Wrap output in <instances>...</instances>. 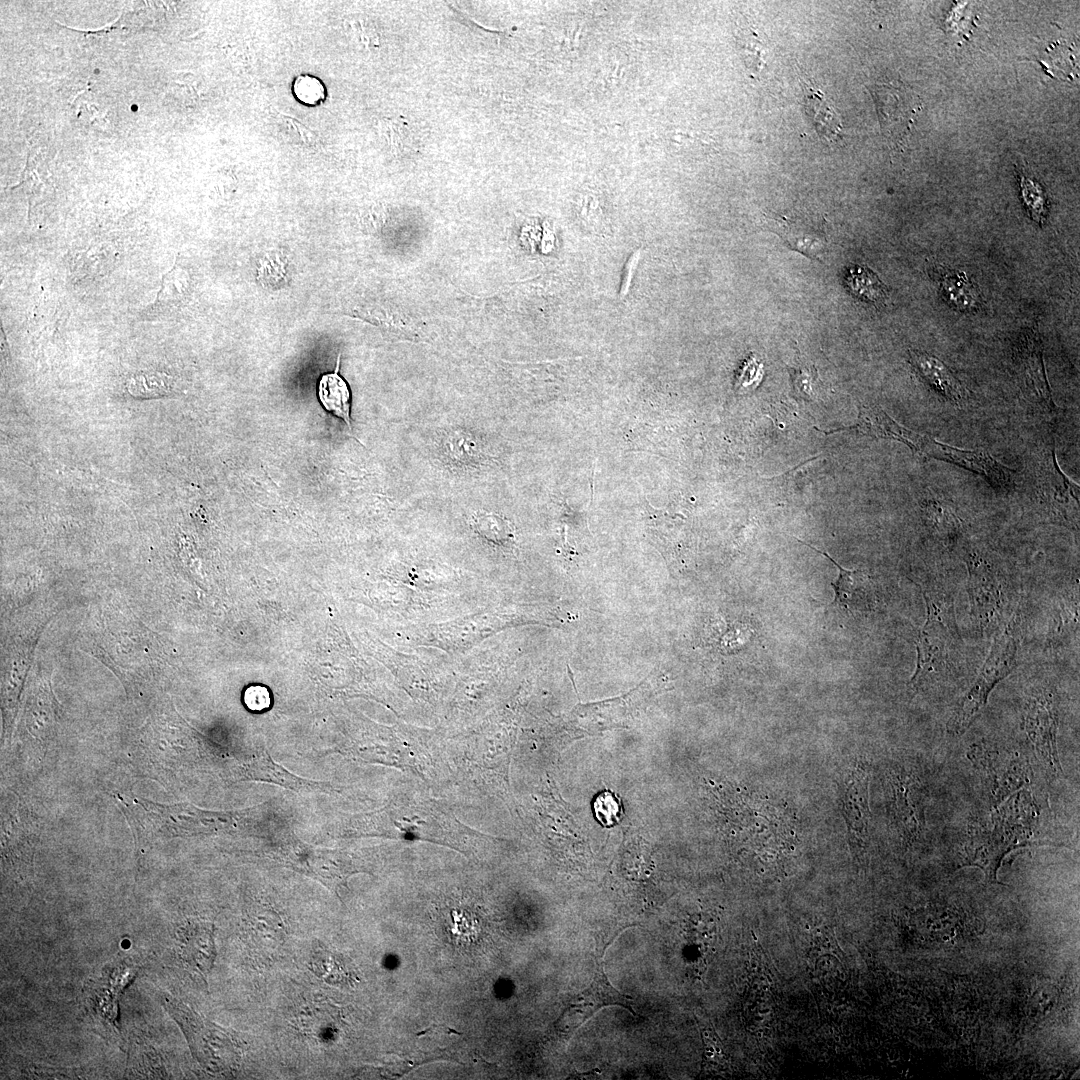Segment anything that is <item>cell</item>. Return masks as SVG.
Returning a JSON list of instances; mask_svg holds the SVG:
<instances>
[{
  "label": "cell",
  "instance_id": "30",
  "mask_svg": "<svg viewBox=\"0 0 1080 1080\" xmlns=\"http://www.w3.org/2000/svg\"><path fill=\"white\" fill-rule=\"evenodd\" d=\"M947 297L958 308L967 310L973 308L977 302V294L965 276H949L943 282Z\"/></svg>",
  "mask_w": 1080,
  "mask_h": 1080
},
{
  "label": "cell",
  "instance_id": "15",
  "mask_svg": "<svg viewBox=\"0 0 1080 1080\" xmlns=\"http://www.w3.org/2000/svg\"><path fill=\"white\" fill-rule=\"evenodd\" d=\"M767 222L770 230L779 235L792 250L813 260L822 261L828 243L824 219L778 216Z\"/></svg>",
  "mask_w": 1080,
  "mask_h": 1080
},
{
  "label": "cell",
  "instance_id": "17",
  "mask_svg": "<svg viewBox=\"0 0 1080 1080\" xmlns=\"http://www.w3.org/2000/svg\"><path fill=\"white\" fill-rule=\"evenodd\" d=\"M893 809L903 836L915 839L925 825L924 792L918 780L907 772L891 777Z\"/></svg>",
  "mask_w": 1080,
  "mask_h": 1080
},
{
  "label": "cell",
  "instance_id": "33",
  "mask_svg": "<svg viewBox=\"0 0 1080 1080\" xmlns=\"http://www.w3.org/2000/svg\"><path fill=\"white\" fill-rule=\"evenodd\" d=\"M244 701L251 710L260 711L266 709L270 705L269 692L264 687H250L245 692Z\"/></svg>",
  "mask_w": 1080,
  "mask_h": 1080
},
{
  "label": "cell",
  "instance_id": "23",
  "mask_svg": "<svg viewBox=\"0 0 1080 1080\" xmlns=\"http://www.w3.org/2000/svg\"><path fill=\"white\" fill-rule=\"evenodd\" d=\"M927 524L943 541L953 542L960 531V521L951 505L940 500H928L922 505Z\"/></svg>",
  "mask_w": 1080,
  "mask_h": 1080
},
{
  "label": "cell",
  "instance_id": "26",
  "mask_svg": "<svg viewBox=\"0 0 1080 1080\" xmlns=\"http://www.w3.org/2000/svg\"><path fill=\"white\" fill-rule=\"evenodd\" d=\"M312 965L319 976L332 984H351L357 979L347 960L327 950H316Z\"/></svg>",
  "mask_w": 1080,
  "mask_h": 1080
},
{
  "label": "cell",
  "instance_id": "29",
  "mask_svg": "<svg viewBox=\"0 0 1080 1080\" xmlns=\"http://www.w3.org/2000/svg\"><path fill=\"white\" fill-rule=\"evenodd\" d=\"M1022 199L1031 215L1038 223H1042L1047 214L1045 193L1041 186L1032 178L1020 176Z\"/></svg>",
  "mask_w": 1080,
  "mask_h": 1080
},
{
  "label": "cell",
  "instance_id": "5",
  "mask_svg": "<svg viewBox=\"0 0 1080 1080\" xmlns=\"http://www.w3.org/2000/svg\"><path fill=\"white\" fill-rule=\"evenodd\" d=\"M1012 825V818H1004V812L993 816L991 822L971 825L961 866L980 868L989 883L1000 884L997 871L1003 858L1016 847L1027 842L1020 833V826Z\"/></svg>",
  "mask_w": 1080,
  "mask_h": 1080
},
{
  "label": "cell",
  "instance_id": "20",
  "mask_svg": "<svg viewBox=\"0 0 1080 1080\" xmlns=\"http://www.w3.org/2000/svg\"><path fill=\"white\" fill-rule=\"evenodd\" d=\"M910 355L914 368L929 385L951 402L959 405L964 403L965 389L942 361L918 351H912Z\"/></svg>",
  "mask_w": 1080,
  "mask_h": 1080
},
{
  "label": "cell",
  "instance_id": "14",
  "mask_svg": "<svg viewBox=\"0 0 1080 1080\" xmlns=\"http://www.w3.org/2000/svg\"><path fill=\"white\" fill-rule=\"evenodd\" d=\"M1025 730L1039 757L1054 772H1061L1056 747L1058 715L1050 695L1031 697L1025 706Z\"/></svg>",
  "mask_w": 1080,
  "mask_h": 1080
},
{
  "label": "cell",
  "instance_id": "13",
  "mask_svg": "<svg viewBox=\"0 0 1080 1080\" xmlns=\"http://www.w3.org/2000/svg\"><path fill=\"white\" fill-rule=\"evenodd\" d=\"M869 780L867 764L858 763L846 775L840 803L852 847L864 848L869 836Z\"/></svg>",
  "mask_w": 1080,
  "mask_h": 1080
},
{
  "label": "cell",
  "instance_id": "28",
  "mask_svg": "<svg viewBox=\"0 0 1080 1080\" xmlns=\"http://www.w3.org/2000/svg\"><path fill=\"white\" fill-rule=\"evenodd\" d=\"M593 811L598 822L604 827L616 825L623 815L619 797L609 790L602 791L596 796Z\"/></svg>",
  "mask_w": 1080,
  "mask_h": 1080
},
{
  "label": "cell",
  "instance_id": "8",
  "mask_svg": "<svg viewBox=\"0 0 1080 1080\" xmlns=\"http://www.w3.org/2000/svg\"><path fill=\"white\" fill-rule=\"evenodd\" d=\"M968 593L971 614L982 626L999 620L1006 605V587L999 570L988 560L971 552L967 557Z\"/></svg>",
  "mask_w": 1080,
  "mask_h": 1080
},
{
  "label": "cell",
  "instance_id": "31",
  "mask_svg": "<svg viewBox=\"0 0 1080 1080\" xmlns=\"http://www.w3.org/2000/svg\"><path fill=\"white\" fill-rule=\"evenodd\" d=\"M739 42L742 43L747 66L752 70L753 75L758 73L763 65V55L765 53L762 40L755 32H753V30L746 28L741 33Z\"/></svg>",
  "mask_w": 1080,
  "mask_h": 1080
},
{
  "label": "cell",
  "instance_id": "32",
  "mask_svg": "<svg viewBox=\"0 0 1080 1080\" xmlns=\"http://www.w3.org/2000/svg\"><path fill=\"white\" fill-rule=\"evenodd\" d=\"M295 91L301 100L310 103L316 102L323 97V87L313 77H300L296 81Z\"/></svg>",
  "mask_w": 1080,
  "mask_h": 1080
},
{
  "label": "cell",
  "instance_id": "12",
  "mask_svg": "<svg viewBox=\"0 0 1080 1080\" xmlns=\"http://www.w3.org/2000/svg\"><path fill=\"white\" fill-rule=\"evenodd\" d=\"M924 456L953 463L968 471L985 477L1000 490H1007L1015 481L1014 470L996 461L982 450H967L950 446L925 436L920 452Z\"/></svg>",
  "mask_w": 1080,
  "mask_h": 1080
},
{
  "label": "cell",
  "instance_id": "11",
  "mask_svg": "<svg viewBox=\"0 0 1080 1080\" xmlns=\"http://www.w3.org/2000/svg\"><path fill=\"white\" fill-rule=\"evenodd\" d=\"M871 94L883 133L893 143L901 144L908 138L921 110L920 99L905 86L894 84L874 85Z\"/></svg>",
  "mask_w": 1080,
  "mask_h": 1080
},
{
  "label": "cell",
  "instance_id": "24",
  "mask_svg": "<svg viewBox=\"0 0 1080 1080\" xmlns=\"http://www.w3.org/2000/svg\"><path fill=\"white\" fill-rule=\"evenodd\" d=\"M845 283L849 291L874 304L884 303L887 291L878 276L869 268L853 265L847 270Z\"/></svg>",
  "mask_w": 1080,
  "mask_h": 1080
},
{
  "label": "cell",
  "instance_id": "10",
  "mask_svg": "<svg viewBox=\"0 0 1080 1080\" xmlns=\"http://www.w3.org/2000/svg\"><path fill=\"white\" fill-rule=\"evenodd\" d=\"M609 944L597 946L596 968L592 981L571 1000L563 1013L562 1018L566 1017L568 1022V1031H574L600 1009L610 1005L620 1006L637 1015L632 998L613 987L605 973L603 958Z\"/></svg>",
  "mask_w": 1080,
  "mask_h": 1080
},
{
  "label": "cell",
  "instance_id": "6",
  "mask_svg": "<svg viewBox=\"0 0 1080 1080\" xmlns=\"http://www.w3.org/2000/svg\"><path fill=\"white\" fill-rule=\"evenodd\" d=\"M141 804L157 825L172 836H197L227 832L237 828L246 811H208L190 803L162 805L142 800Z\"/></svg>",
  "mask_w": 1080,
  "mask_h": 1080
},
{
  "label": "cell",
  "instance_id": "3",
  "mask_svg": "<svg viewBox=\"0 0 1080 1080\" xmlns=\"http://www.w3.org/2000/svg\"><path fill=\"white\" fill-rule=\"evenodd\" d=\"M284 866L307 876L340 897L347 878L361 871L347 851L316 847L295 835L285 838L274 852Z\"/></svg>",
  "mask_w": 1080,
  "mask_h": 1080
},
{
  "label": "cell",
  "instance_id": "35",
  "mask_svg": "<svg viewBox=\"0 0 1080 1080\" xmlns=\"http://www.w3.org/2000/svg\"><path fill=\"white\" fill-rule=\"evenodd\" d=\"M641 254H642L641 250L635 251L631 255V257L629 258L627 263H626L625 274L623 276V282H622V286H621V290H620V296L621 297H625L627 295V293H628L630 283H631L633 275H634V273L636 271V267H637L638 261H639V259L641 257Z\"/></svg>",
  "mask_w": 1080,
  "mask_h": 1080
},
{
  "label": "cell",
  "instance_id": "22",
  "mask_svg": "<svg viewBox=\"0 0 1080 1080\" xmlns=\"http://www.w3.org/2000/svg\"><path fill=\"white\" fill-rule=\"evenodd\" d=\"M340 354L334 372L323 374L318 383V398L325 410L341 418L352 430L351 394L347 382L339 375Z\"/></svg>",
  "mask_w": 1080,
  "mask_h": 1080
},
{
  "label": "cell",
  "instance_id": "16",
  "mask_svg": "<svg viewBox=\"0 0 1080 1080\" xmlns=\"http://www.w3.org/2000/svg\"><path fill=\"white\" fill-rule=\"evenodd\" d=\"M240 772L244 780L278 785L299 794H327L332 791V785L326 781L310 780L291 773L275 762L267 750L257 752L252 760L243 764Z\"/></svg>",
  "mask_w": 1080,
  "mask_h": 1080
},
{
  "label": "cell",
  "instance_id": "34",
  "mask_svg": "<svg viewBox=\"0 0 1080 1080\" xmlns=\"http://www.w3.org/2000/svg\"><path fill=\"white\" fill-rule=\"evenodd\" d=\"M758 371H761V364L757 363L755 358H749L747 361H745L741 374L738 377L739 384L742 386H749L755 381L759 382L761 373L753 374V372Z\"/></svg>",
  "mask_w": 1080,
  "mask_h": 1080
},
{
  "label": "cell",
  "instance_id": "9",
  "mask_svg": "<svg viewBox=\"0 0 1080 1080\" xmlns=\"http://www.w3.org/2000/svg\"><path fill=\"white\" fill-rule=\"evenodd\" d=\"M1040 471L1039 500L1044 518L1053 523L1077 529L1079 487L1061 471L1053 450Z\"/></svg>",
  "mask_w": 1080,
  "mask_h": 1080
},
{
  "label": "cell",
  "instance_id": "4",
  "mask_svg": "<svg viewBox=\"0 0 1080 1080\" xmlns=\"http://www.w3.org/2000/svg\"><path fill=\"white\" fill-rule=\"evenodd\" d=\"M167 1006L184 1031L192 1053L203 1066L213 1071L237 1067L242 1046L236 1036L200 1018L181 1002L170 1000Z\"/></svg>",
  "mask_w": 1080,
  "mask_h": 1080
},
{
  "label": "cell",
  "instance_id": "7",
  "mask_svg": "<svg viewBox=\"0 0 1080 1080\" xmlns=\"http://www.w3.org/2000/svg\"><path fill=\"white\" fill-rule=\"evenodd\" d=\"M970 757L996 803L1029 782V766L1016 752L978 744L971 750Z\"/></svg>",
  "mask_w": 1080,
  "mask_h": 1080
},
{
  "label": "cell",
  "instance_id": "25",
  "mask_svg": "<svg viewBox=\"0 0 1080 1080\" xmlns=\"http://www.w3.org/2000/svg\"><path fill=\"white\" fill-rule=\"evenodd\" d=\"M187 932L183 945L187 961L201 972L209 971L214 961L212 930L196 925Z\"/></svg>",
  "mask_w": 1080,
  "mask_h": 1080
},
{
  "label": "cell",
  "instance_id": "18",
  "mask_svg": "<svg viewBox=\"0 0 1080 1080\" xmlns=\"http://www.w3.org/2000/svg\"><path fill=\"white\" fill-rule=\"evenodd\" d=\"M823 432L826 435L850 432L880 439L896 440L918 453L926 436V434H920L899 424L886 412L875 406H861L854 425Z\"/></svg>",
  "mask_w": 1080,
  "mask_h": 1080
},
{
  "label": "cell",
  "instance_id": "2",
  "mask_svg": "<svg viewBox=\"0 0 1080 1080\" xmlns=\"http://www.w3.org/2000/svg\"><path fill=\"white\" fill-rule=\"evenodd\" d=\"M1018 641L1014 626L1009 623L1000 631L989 655L971 688L957 703L947 722L951 735H962L985 707L993 688L1007 677L1016 665Z\"/></svg>",
  "mask_w": 1080,
  "mask_h": 1080
},
{
  "label": "cell",
  "instance_id": "1",
  "mask_svg": "<svg viewBox=\"0 0 1080 1080\" xmlns=\"http://www.w3.org/2000/svg\"><path fill=\"white\" fill-rule=\"evenodd\" d=\"M922 593L927 620L916 640V669L910 681L914 689L948 669L960 640L952 600L938 589H922Z\"/></svg>",
  "mask_w": 1080,
  "mask_h": 1080
},
{
  "label": "cell",
  "instance_id": "36",
  "mask_svg": "<svg viewBox=\"0 0 1080 1080\" xmlns=\"http://www.w3.org/2000/svg\"><path fill=\"white\" fill-rule=\"evenodd\" d=\"M292 127L296 130L302 141L308 145H315L317 143L316 136L307 129L302 123H299L294 118H286Z\"/></svg>",
  "mask_w": 1080,
  "mask_h": 1080
},
{
  "label": "cell",
  "instance_id": "27",
  "mask_svg": "<svg viewBox=\"0 0 1080 1080\" xmlns=\"http://www.w3.org/2000/svg\"><path fill=\"white\" fill-rule=\"evenodd\" d=\"M169 378L158 372H144L132 376L128 383V391L135 397H157L169 390Z\"/></svg>",
  "mask_w": 1080,
  "mask_h": 1080
},
{
  "label": "cell",
  "instance_id": "21",
  "mask_svg": "<svg viewBox=\"0 0 1080 1080\" xmlns=\"http://www.w3.org/2000/svg\"><path fill=\"white\" fill-rule=\"evenodd\" d=\"M805 112L820 137L829 143L842 138V123L830 101L820 91L804 85Z\"/></svg>",
  "mask_w": 1080,
  "mask_h": 1080
},
{
  "label": "cell",
  "instance_id": "19",
  "mask_svg": "<svg viewBox=\"0 0 1080 1080\" xmlns=\"http://www.w3.org/2000/svg\"><path fill=\"white\" fill-rule=\"evenodd\" d=\"M797 540L822 554L837 567L838 577L831 582L835 596L830 605H839L850 612L866 611L874 606L875 595L872 581L866 571L861 569L847 570L840 566L828 553L818 550L799 539Z\"/></svg>",
  "mask_w": 1080,
  "mask_h": 1080
}]
</instances>
